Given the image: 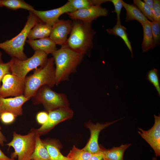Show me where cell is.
I'll return each instance as SVG.
<instances>
[{
  "label": "cell",
  "mask_w": 160,
  "mask_h": 160,
  "mask_svg": "<svg viewBox=\"0 0 160 160\" xmlns=\"http://www.w3.org/2000/svg\"><path fill=\"white\" fill-rule=\"evenodd\" d=\"M72 30L65 44L61 46L84 55L89 53L93 47L95 31L92 28V22L73 20Z\"/></svg>",
  "instance_id": "cell-1"
},
{
  "label": "cell",
  "mask_w": 160,
  "mask_h": 160,
  "mask_svg": "<svg viewBox=\"0 0 160 160\" xmlns=\"http://www.w3.org/2000/svg\"><path fill=\"white\" fill-rule=\"evenodd\" d=\"M52 55L55 65L56 85L68 79L70 75L76 71L84 56L62 46Z\"/></svg>",
  "instance_id": "cell-2"
},
{
  "label": "cell",
  "mask_w": 160,
  "mask_h": 160,
  "mask_svg": "<svg viewBox=\"0 0 160 160\" xmlns=\"http://www.w3.org/2000/svg\"><path fill=\"white\" fill-rule=\"evenodd\" d=\"M52 57L48 59L44 65L33 70V73L25 78L24 96L29 99L42 86L51 88L56 85L55 68Z\"/></svg>",
  "instance_id": "cell-3"
},
{
  "label": "cell",
  "mask_w": 160,
  "mask_h": 160,
  "mask_svg": "<svg viewBox=\"0 0 160 160\" xmlns=\"http://www.w3.org/2000/svg\"><path fill=\"white\" fill-rule=\"evenodd\" d=\"M40 22H41L33 12H29L26 23L21 31L10 39L0 43V48L12 57H15L22 60L26 59L28 57L24 50L28 34L33 27Z\"/></svg>",
  "instance_id": "cell-4"
},
{
  "label": "cell",
  "mask_w": 160,
  "mask_h": 160,
  "mask_svg": "<svg viewBox=\"0 0 160 160\" xmlns=\"http://www.w3.org/2000/svg\"><path fill=\"white\" fill-rule=\"evenodd\" d=\"M36 135L33 129L24 135L13 132L12 140L6 144L14 150L11 155V158L15 159L17 158V160H31L35 147Z\"/></svg>",
  "instance_id": "cell-5"
},
{
  "label": "cell",
  "mask_w": 160,
  "mask_h": 160,
  "mask_svg": "<svg viewBox=\"0 0 160 160\" xmlns=\"http://www.w3.org/2000/svg\"><path fill=\"white\" fill-rule=\"evenodd\" d=\"M51 88L47 85L40 88L32 97L33 103L42 104L48 112L60 108L69 107L66 95L56 92Z\"/></svg>",
  "instance_id": "cell-6"
},
{
  "label": "cell",
  "mask_w": 160,
  "mask_h": 160,
  "mask_svg": "<svg viewBox=\"0 0 160 160\" xmlns=\"http://www.w3.org/2000/svg\"><path fill=\"white\" fill-rule=\"evenodd\" d=\"M47 55L44 52L37 51L32 56L25 60L12 57L9 61L11 73L25 79L30 71L47 63L48 59Z\"/></svg>",
  "instance_id": "cell-7"
},
{
  "label": "cell",
  "mask_w": 160,
  "mask_h": 160,
  "mask_svg": "<svg viewBox=\"0 0 160 160\" xmlns=\"http://www.w3.org/2000/svg\"><path fill=\"white\" fill-rule=\"evenodd\" d=\"M25 79L12 73L6 74L2 80L0 87V97H18L23 95L25 88Z\"/></svg>",
  "instance_id": "cell-8"
},
{
  "label": "cell",
  "mask_w": 160,
  "mask_h": 160,
  "mask_svg": "<svg viewBox=\"0 0 160 160\" xmlns=\"http://www.w3.org/2000/svg\"><path fill=\"white\" fill-rule=\"evenodd\" d=\"M47 122L37 129H33L36 134H44L49 132L60 123L71 118L73 111L69 107H61L48 111Z\"/></svg>",
  "instance_id": "cell-9"
},
{
  "label": "cell",
  "mask_w": 160,
  "mask_h": 160,
  "mask_svg": "<svg viewBox=\"0 0 160 160\" xmlns=\"http://www.w3.org/2000/svg\"><path fill=\"white\" fill-rule=\"evenodd\" d=\"M154 123L148 130L138 128V133L153 150L156 157L160 156V116L154 115Z\"/></svg>",
  "instance_id": "cell-10"
},
{
  "label": "cell",
  "mask_w": 160,
  "mask_h": 160,
  "mask_svg": "<svg viewBox=\"0 0 160 160\" xmlns=\"http://www.w3.org/2000/svg\"><path fill=\"white\" fill-rule=\"evenodd\" d=\"M74 10L68 1L62 6L55 9L45 11L35 10L33 12L44 23L52 26L59 20V17L65 13L73 12Z\"/></svg>",
  "instance_id": "cell-11"
},
{
  "label": "cell",
  "mask_w": 160,
  "mask_h": 160,
  "mask_svg": "<svg viewBox=\"0 0 160 160\" xmlns=\"http://www.w3.org/2000/svg\"><path fill=\"white\" fill-rule=\"evenodd\" d=\"M119 120L102 123H97L94 124L89 122L88 123L86 126L90 131V136L87 143L82 149L92 154L99 152L101 148L98 143L99 136L100 132L103 129Z\"/></svg>",
  "instance_id": "cell-12"
},
{
  "label": "cell",
  "mask_w": 160,
  "mask_h": 160,
  "mask_svg": "<svg viewBox=\"0 0 160 160\" xmlns=\"http://www.w3.org/2000/svg\"><path fill=\"white\" fill-rule=\"evenodd\" d=\"M108 13L107 9L97 5L93 6L87 9H78L67 14L70 18L73 20L92 22L99 17L107 16Z\"/></svg>",
  "instance_id": "cell-13"
},
{
  "label": "cell",
  "mask_w": 160,
  "mask_h": 160,
  "mask_svg": "<svg viewBox=\"0 0 160 160\" xmlns=\"http://www.w3.org/2000/svg\"><path fill=\"white\" fill-rule=\"evenodd\" d=\"M72 25V21L59 20L52 26L49 37L56 44L62 46L67 41L68 36L71 32Z\"/></svg>",
  "instance_id": "cell-14"
},
{
  "label": "cell",
  "mask_w": 160,
  "mask_h": 160,
  "mask_svg": "<svg viewBox=\"0 0 160 160\" xmlns=\"http://www.w3.org/2000/svg\"><path fill=\"white\" fill-rule=\"evenodd\" d=\"M29 99L23 95L8 98L0 97V115L9 112L13 113L16 116L22 115L23 106Z\"/></svg>",
  "instance_id": "cell-15"
},
{
  "label": "cell",
  "mask_w": 160,
  "mask_h": 160,
  "mask_svg": "<svg viewBox=\"0 0 160 160\" xmlns=\"http://www.w3.org/2000/svg\"><path fill=\"white\" fill-rule=\"evenodd\" d=\"M26 42L35 51H42L47 55L52 54L57 49L56 44L49 37L35 40L28 39Z\"/></svg>",
  "instance_id": "cell-16"
},
{
  "label": "cell",
  "mask_w": 160,
  "mask_h": 160,
  "mask_svg": "<svg viewBox=\"0 0 160 160\" xmlns=\"http://www.w3.org/2000/svg\"><path fill=\"white\" fill-rule=\"evenodd\" d=\"M126 12L125 21L126 22L135 20L141 25L149 21L143 14L138 8L133 4H129L121 0Z\"/></svg>",
  "instance_id": "cell-17"
},
{
  "label": "cell",
  "mask_w": 160,
  "mask_h": 160,
  "mask_svg": "<svg viewBox=\"0 0 160 160\" xmlns=\"http://www.w3.org/2000/svg\"><path fill=\"white\" fill-rule=\"evenodd\" d=\"M130 145V144H127L109 149L101 148L100 152L103 159L105 160H124V152Z\"/></svg>",
  "instance_id": "cell-18"
},
{
  "label": "cell",
  "mask_w": 160,
  "mask_h": 160,
  "mask_svg": "<svg viewBox=\"0 0 160 160\" xmlns=\"http://www.w3.org/2000/svg\"><path fill=\"white\" fill-rule=\"evenodd\" d=\"M52 27L42 23H38L30 30L27 38L28 39L35 40L49 37Z\"/></svg>",
  "instance_id": "cell-19"
},
{
  "label": "cell",
  "mask_w": 160,
  "mask_h": 160,
  "mask_svg": "<svg viewBox=\"0 0 160 160\" xmlns=\"http://www.w3.org/2000/svg\"><path fill=\"white\" fill-rule=\"evenodd\" d=\"M51 160H71L63 156L60 151V146L53 140L43 141Z\"/></svg>",
  "instance_id": "cell-20"
},
{
  "label": "cell",
  "mask_w": 160,
  "mask_h": 160,
  "mask_svg": "<svg viewBox=\"0 0 160 160\" xmlns=\"http://www.w3.org/2000/svg\"><path fill=\"white\" fill-rule=\"evenodd\" d=\"M106 30L109 34L118 36L121 38L131 53V56L133 58L132 48L126 32L127 28L121 24V22H116V24L112 28L107 29Z\"/></svg>",
  "instance_id": "cell-21"
},
{
  "label": "cell",
  "mask_w": 160,
  "mask_h": 160,
  "mask_svg": "<svg viewBox=\"0 0 160 160\" xmlns=\"http://www.w3.org/2000/svg\"><path fill=\"white\" fill-rule=\"evenodd\" d=\"M33 160H51L47 151L40 135L36 134L34 150L31 157Z\"/></svg>",
  "instance_id": "cell-22"
},
{
  "label": "cell",
  "mask_w": 160,
  "mask_h": 160,
  "mask_svg": "<svg viewBox=\"0 0 160 160\" xmlns=\"http://www.w3.org/2000/svg\"><path fill=\"white\" fill-rule=\"evenodd\" d=\"M150 22L149 21L141 24L143 32V39L141 45L143 52H145L155 47Z\"/></svg>",
  "instance_id": "cell-23"
},
{
  "label": "cell",
  "mask_w": 160,
  "mask_h": 160,
  "mask_svg": "<svg viewBox=\"0 0 160 160\" xmlns=\"http://www.w3.org/2000/svg\"><path fill=\"white\" fill-rule=\"evenodd\" d=\"M1 3L2 7L12 10L23 9L29 12L35 10L33 6L22 0H1Z\"/></svg>",
  "instance_id": "cell-24"
},
{
  "label": "cell",
  "mask_w": 160,
  "mask_h": 160,
  "mask_svg": "<svg viewBox=\"0 0 160 160\" xmlns=\"http://www.w3.org/2000/svg\"><path fill=\"white\" fill-rule=\"evenodd\" d=\"M92 154L73 145L67 157L71 160H88Z\"/></svg>",
  "instance_id": "cell-25"
},
{
  "label": "cell",
  "mask_w": 160,
  "mask_h": 160,
  "mask_svg": "<svg viewBox=\"0 0 160 160\" xmlns=\"http://www.w3.org/2000/svg\"><path fill=\"white\" fill-rule=\"evenodd\" d=\"M146 79L152 84L156 88L160 96V84L158 71L156 68H153L149 71L146 75Z\"/></svg>",
  "instance_id": "cell-26"
},
{
  "label": "cell",
  "mask_w": 160,
  "mask_h": 160,
  "mask_svg": "<svg viewBox=\"0 0 160 160\" xmlns=\"http://www.w3.org/2000/svg\"><path fill=\"white\" fill-rule=\"evenodd\" d=\"M133 4L136 6L144 16L150 21L153 20L152 11L148 6L141 0H133Z\"/></svg>",
  "instance_id": "cell-27"
},
{
  "label": "cell",
  "mask_w": 160,
  "mask_h": 160,
  "mask_svg": "<svg viewBox=\"0 0 160 160\" xmlns=\"http://www.w3.org/2000/svg\"><path fill=\"white\" fill-rule=\"evenodd\" d=\"M150 23L155 47L160 44V22L153 20Z\"/></svg>",
  "instance_id": "cell-28"
},
{
  "label": "cell",
  "mask_w": 160,
  "mask_h": 160,
  "mask_svg": "<svg viewBox=\"0 0 160 160\" xmlns=\"http://www.w3.org/2000/svg\"><path fill=\"white\" fill-rule=\"evenodd\" d=\"M68 1L74 11L79 9H87L93 6L92 0H69Z\"/></svg>",
  "instance_id": "cell-29"
},
{
  "label": "cell",
  "mask_w": 160,
  "mask_h": 160,
  "mask_svg": "<svg viewBox=\"0 0 160 160\" xmlns=\"http://www.w3.org/2000/svg\"><path fill=\"white\" fill-rule=\"evenodd\" d=\"M16 117L11 113L4 112L0 115V119L3 123L5 124H9L14 121Z\"/></svg>",
  "instance_id": "cell-30"
},
{
  "label": "cell",
  "mask_w": 160,
  "mask_h": 160,
  "mask_svg": "<svg viewBox=\"0 0 160 160\" xmlns=\"http://www.w3.org/2000/svg\"><path fill=\"white\" fill-rule=\"evenodd\" d=\"M153 7L152 12L153 20L160 22V1L153 0Z\"/></svg>",
  "instance_id": "cell-31"
},
{
  "label": "cell",
  "mask_w": 160,
  "mask_h": 160,
  "mask_svg": "<svg viewBox=\"0 0 160 160\" xmlns=\"http://www.w3.org/2000/svg\"><path fill=\"white\" fill-rule=\"evenodd\" d=\"M114 7L115 9L113 12L116 14V22H121L120 15L123 5L121 0H109Z\"/></svg>",
  "instance_id": "cell-32"
},
{
  "label": "cell",
  "mask_w": 160,
  "mask_h": 160,
  "mask_svg": "<svg viewBox=\"0 0 160 160\" xmlns=\"http://www.w3.org/2000/svg\"><path fill=\"white\" fill-rule=\"evenodd\" d=\"M9 73H11L9 62L0 63V87L1 82L4 77L6 74Z\"/></svg>",
  "instance_id": "cell-33"
},
{
  "label": "cell",
  "mask_w": 160,
  "mask_h": 160,
  "mask_svg": "<svg viewBox=\"0 0 160 160\" xmlns=\"http://www.w3.org/2000/svg\"><path fill=\"white\" fill-rule=\"evenodd\" d=\"M36 120L37 122L41 125L45 123L48 118V113L45 111H41L36 114Z\"/></svg>",
  "instance_id": "cell-34"
},
{
  "label": "cell",
  "mask_w": 160,
  "mask_h": 160,
  "mask_svg": "<svg viewBox=\"0 0 160 160\" xmlns=\"http://www.w3.org/2000/svg\"><path fill=\"white\" fill-rule=\"evenodd\" d=\"M103 158L100 151L98 153L92 154L88 160H102Z\"/></svg>",
  "instance_id": "cell-35"
},
{
  "label": "cell",
  "mask_w": 160,
  "mask_h": 160,
  "mask_svg": "<svg viewBox=\"0 0 160 160\" xmlns=\"http://www.w3.org/2000/svg\"><path fill=\"white\" fill-rule=\"evenodd\" d=\"M1 128L0 126V145L2 146H3L4 145V143L7 141V140L3 134L1 132Z\"/></svg>",
  "instance_id": "cell-36"
},
{
  "label": "cell",
  "mask_w": 160,
  "mask_h": 160,
  "mask_svg": "<svg viewBox=\"0 0 160 160\" xmlns=\"http://www.w3.org/2000/svg\"><path fill=\"white\" fill-rule=\"evenodd\" d=\"M0 160H15L6 155L0 149Z\"/></svg>",
  "instance_id": "cell-37"
},
{
  "label": "cell",
  "mask_w": 160,
  "mask_h": 160,
  "mask_svg": "<svg viewBox=\"0 0 160 160\" xmlns=\"http://www.w3.org/2000/svg\"><path fill=\"white\" fill-rule=\"evenodd\" d=\"M143 1L148 6L152 11L153 7V0H144Z\"/></svg>",
  "instance_id": "cell-38"
},
{
  "label": "cell",
  "mask_w": 160,
  "mask_h": 160,
  "mask_svg": "<svg viewBox=\"0 0 160 160\" xmlns=\"http://www.w3.org/2000/svg\"><path fill=\"white\" fill-rule=\"evenodd\" d=\"M2 54L1 52H0V63L3 62L2 59Z\"/></svg>",
  "instance_id": "cell-39"
},
{
  "label": "cell",
  "mask_w": 160,
  "mask_h": 160,
  "mask_svg": "<svg viewBox=\"0 0 160 160\" xmlns=\"http://www.w3.org/2000/svg\"><path fill=\"white\" fill-rule=\"evenodd\" d=\"M2 7V6L1 4V0H0V7Z\"/></svg>",
  "instance_id": "cell-40"
},
{
  "label": "cell",
  "mask_w": 160,
  "mask_h": 160,
  "mask_svg": "<svg viewBox=\"0 0 160 160\" xmlns=\"http://www.w3.org/2000/svg\"><path fill=\"white\" fill-rule=\"evenodd\" d=\"M102 160H105V159H103Z\"/></svg>",
  "instance_id": "cell-41"
},
{
  "label": "cell",
  "mask_w": 160,
  "mask_h": 160,
  "mask_svg": "<svg viewBox=\"0 0 160 160\" xmlns=\"http://www.w3.org/2000/svg\"></svg>",
  "instance_id": "cell-42"
}]
</instances>
